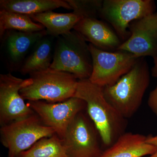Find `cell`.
Here are the masks:
<instances>
[{
	"label": "cell",
	"instance_id": "7",
	"mask_svg": "<svg viewBox=\"0 0 157 157\" xmlns=\"http://www.w3.org/2000/svg\"><path fill=\"white\" fill-rule=\"evenodd\" d=\"M93 70L89 78L94 84L104 87L115 83L130 71L139 58L125 51H107L89 44Z\"/></svg>",
	"mask_w": 157,
	"mask_h": 157
},
{
	"label": "cell",
	"instance_id": "13",
	"mask_svg": "<svg viewBox=\"0 0 157 157\" xmlns=\"http://www.w3.org/2000/svg\"><path fill=\"white\" fill-rule=\"evenodd\" d=\"M73 29L89 44L101 50L115 51L123 42L108 24L98 18L82 19Z\"/></svg>",
	"mask_w": 157,
	"mask_h": 157
},
{
	"label": "cell",
	"instance_id": "10",
	"mask_svg": "<svg viewBox=\"0 0 157 157\" xmlns=\"http://www.w3.org/2000/svg\"><path fill=\"white\" fill-rule=\"evenodd\" d=\"M26 79L11 73L0 75V124L1 126L35 113L20 94Z\"/></svg>",
	"mask_w": 157,
	"mask_h": 157
},
{
	"label": "cell",
	"instance_id": "8",
	"mask_svg": "<svg viewBox=\"0 0 157 157\" xmlns=\"http://www.w3.org/2000/svg\"><path fill=\"white\" fill-rule=\"evenodd\" d=\"M62 140L69 157H100L104 151L99 132L85 110L74 118Z\"/></svg>",
	"mask_w": 157,
	"mask_h": 157
},
{
	"label": "cell",
	"instance_id": "12",
	"mask_svg": "<svg viewBox=\"0 0 157 157\" xmlns=\"http://www.w3.org/2000/svg\"><path fill=\"white\" fill-rule=\"evenodd\" d=\"M46 35L45 29L33 33L6 31L1 38V48L9 70H19L27 55L29 53L36 42Z\"/></svg>",
	"mask_w": 157,
	"mask_h": 157
},
{
	"label": "cell",
	"instance_id": "23",
	"mask_svg": "<svg viewBox=\"0 0 157 157\" xmlns=\"http://www.w3.org/2000/svg\"><path fill=\"white\" fill-rule=\"evenodd\" d=\"M153 60L154 65L151 69V75L154 77L157 78V56Z\"/></svg>",
	"mask_w": 157,
	"mask_h": 157
},
{
	"label": "cell",
	"instance_id": "11",
	"mask_svg": "<svg viewBox=\"0 0 157 157\" xmlns=\"http://www.w3.org/2000/svg\"><path fill=\"white\" fill-rule=\"evenodd\" d=\"M130 36L118 50L125 51L137 58L157 56V12L136 20L129 25Z\"/></svg>",
	"mask_w": 157,
	"mask_h": 157
},
{
	"label": "cell",
	"instance_id": "5",
	"mask_svg": "<svg viewBox=\"0 0 157 157\" xmlns=\"http://www.w3.org/2000/svg\"><path fill=\"white\" fill-rule=\"evenodd\" d=\"M55 134L54 130L45 126L36 113L0 129L1 142L8 149V157H17L42 138Z\"/></svg>",
	"mask_w": 157,
	"mask_h": 157
},
{
	"label": "cell",
	"instance_id": "14",
	"mask_svg": "<svg viewBox=\"0 0 157 157\" xmlns=\"http://www.w3.org/2000/svg\"><path fill=\"white\" fill-rule=\"evenodd\" d=\"M147 136L125 132L111 146L104 150L100 157H143L150 155L157 150V146L147 143Z\"/></svg>",
	"mask_w": 157,
	"mask_h": 157
},
{
	"label": "cell",
	"instance_id": "24",
	"mask_svg": "<svg viewBox=\"0 0 157 157\" xmlns=\"http://www.w3.org/2000/svg\"><path fill=\"white\" fill-rule=\"evenodd\" d=\"M148 157H157V150L153 154H152L151 155H150V156H149Z\"/></svg>",
	"mask_w": 157,
	"mask_h": 157
},
{
	"label": "cell",
	"instance_id": "6",
	"mask_svg": "<svg viewBox=\"0 0 157 157\" xmlns=\"http://www.w3.org/2000/svg\"><path fill=\"white\" fill-rule=\"evenodd\" d=\"M156 8L153 0H104L99 17L108 24L124 42L130 37V24L153 14Z\"/></svg>",
	"mask_w": 157,
	"mask_h": 157
},
{
	"label": "cell",
	"instance_id": "1",
	"mask_svg": "<svg viewBox=\"0 0 157 157\" xmlns=\"http://www.w3.org/2000/svg\"><path fill=\"white\" fill-rule=\"evenodd\" d=\"M74 97L85 102L88 114L97 128L104 146H111L125 133L128 119L107 101L103 87L94 84L89 79H80Z\"/></svg>",
	"mask_w": 157,
	"mask_h": 157
},
{
	"label": "cell",
	"instance_id": "16",
	"mask_svg": "<svg viewBox=\"0 0 157 157\" xmlns=\"http://www.w3.org/2000/svg\"><path fill=\"white\" fill-rule=\"evenodd\" d=\"M35 22L44 26L47 35L57 38L67 33L82 17L74 12L59 13L52 11L29 15Z\"/></svg>",
	"mask_w": 157,
	"mask_h": 157
},
{
	"label": "cell",
	"instance_id": "19",
	"mask_svg": "<svg viewBox=\"0 0 157 157\" xmlns=\"http://www.w3.org/2000/svg\"><path fill=\"white\" fill-rule=\"evenodd\" d=\"M17 157H69L62 139L56 134L44 137Z\"/></svg>",
	"mask_w": 157,
	"mask_h": 157
},
{
	"label": "cell",
	"instance_id": "15",
	"mask_svg": "<svg viewBox=\"0 0 157 157\" xmlns=\"http://www.w3.org/2000/svg\"><path fill=\"white\" fill-rule=\"evenodd\" d=\"M55 38L46 35L37 42L20 69L19 72L25 75L49 69L53 59Z\"/></svg>",
	"mask_w": 157,
	"mask_h": 157
},
{
	"label": "cell",
	"instance_id": "21",
	"mask_svg": "<svg viewBox=\"0 0 157 157\" xmlns=\"http://www.w3.org/2000/svg\"><path fill=\"white\" fill-rule=\"evenodd\" d=\"M147 104L150 109L157 116V85L150 94Z\"/></svg>",
	"mask_w": 157,
	"mask_h": 157
},
{
	"label": "cell",
	"instance_id": "2",
	"mask_svg": "<svg viewBox=\"0 0 157 157\" xmlns=\"http://www.w3.org/2000/svg\"><path fill=\"white\" fill-rule=\"evenodd\" d=\"M150 82L148 65L139 58L133 68L114 84L103 87L107 101L125 118L132 117L140 108Z\"/></svg>",
	"mask_w": 157,
	"mask_h": 157
},
{
	"label": "cell",
	"instance_id": "3",
	"mask_svg": "<svg viewBox=\"0 0 157 157\" xmlns=\"http://www.w3.org/2000/svg\"><path fill=\"white\" fill-rule=\"evenodd\" d=\"M29 75L20 91L25 100L57 103L75 95L78 79L70 73L50 68Z\"/></svg>",
	"mask_w": 157,
	"mask_h": 157
},
{
	"label": "cell",
	"instance_id": "17",
	"mask_svg": "<svg viewBox=\"0 0 157 157\" xmlns=\"http://www.w3.org/2000/svg\"><path fill=\"white\" fill-rule=\"evenodd\" d=\"M63 8L72 10L65 0H1V9L31 15Z\"/></svg>",
	"mask_w": 157,
	"mask_h": 157
},
{
	"label": "cell",
	"instance_id": "20",
	"mask_svg": "<svg viewBox=\"0 0 157 157\" xmlns=\"http://www.w3.org/2000/svg\"><path fill=\"white\" fill-rule=\"evenodd\" d=\"M73 12L82 17L98 18L99 17L103 0H66Z\"/></svg>",
	"mask_w": 157,
	"mask_h": 157
},
{
	"label": "cell",
	"instance_id": "22",
	"mask_svg": "<svg viewBox=\"0 0 157 157\" xmlns=\"http://www.w3.org/2000/svg\"><path fill=\"white\" fill-rule=\"evenodd\" d=\"M146 141L149 144L157 146V134L155 136L149 135L147 136Z\"/></svg>",
	"mask_w": 157,
	"mask_h": 157
},
{
	"label": "cell",
	"instance_id": "4",
	"mask_svg": "<svg viewBox=\"0 0 157 157\" xmlns=\"http://www.w3.org/2000/svg\"><path fill=\"white\" fill-rule=\"evenodd\" d=\"M56 39L50 68L70 73L78 80L89 79L93 61L87 42L74 29Z\"/></svg>",
	"mask_w": 157,
	"mask_h": 157
},
{
	"label": "cell",
	"instance_id": "18",
	"mask_svg": "<svg viewBox=\"0 0 157 157\" xmlns=\"http://www.w3.org/2000/svg\"><path fill=\"white\" fill-rule=\"evenodd\" d=\"M45 29L44 26L34 21L29 15L0 10V38L8 30L33 33Z\"/></svg>",
	"mask_w": 157,
	"mask_h": 157
},
{
	"label": "cell",
	"instance_id": "9",
	"mask_svg": "<svg viewBox=\"0 0 157 157\" xmlns=\"http://www.w3.org/2000/svg\"><path fill=\"white\" fill-rule=\"evenodd\" d=\"M28 105L46 126L53 129L62 139L69 125L81 111L86 109L83 100L76 97L57 103L45 101H29Z\"/></svg>",
	"mask_w": 157,
	"mask_h": 157
}]
</instances>
